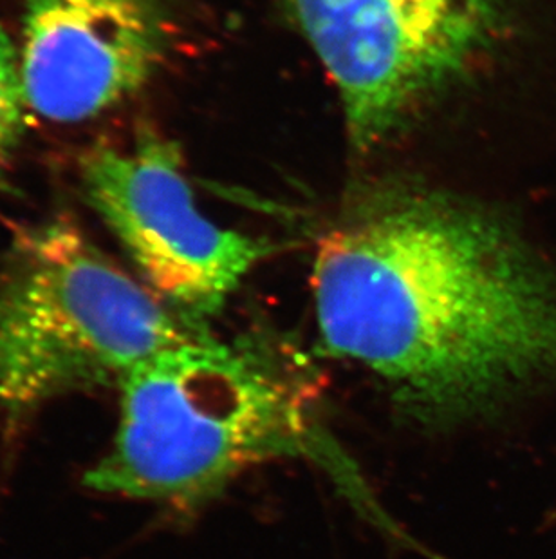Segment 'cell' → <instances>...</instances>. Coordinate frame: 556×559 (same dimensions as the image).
I'll return each mask as SVG.
<instances>
[{
  "instance_id": "obj_1",
  "label": "cell",
  "mask_w": 556,
  "mask_h": 559,
  "mask_svg": "<svg viewBox=\"0 0 556 559\" xmlns=\"http://www.w3.org/2000/svg\"><path fill=\"white\" fill-rule=\"evenodd\" d=\"M316 322L329 354L410 412L461 418L556 370V277L481 206L396 190L322 239Z\"/></svg>"
},
{
  "instance_id": "obj_2",
  "label": "cell",
  "mask_w": 556,
  "mask_h": 559,
  "mask_svg": "<svg viewBox=\"0 0 556 559\" xmlns=\"http://www.w3.org/2000/svg\"><path fill=\"white\" fill-rule=\"evenodd\" d=\"M120 384L114 442L85 475L101 495L200 506L252 465L324 449L299 382L253 346L203 335Z\"/></svg>"
},
{
  "instance_id": "obj_3",
  "label": "cell",
  "mask_w": 556,
  "mask_h": 559,
  "mask_svg": "<svg viewBox=\"0 0 556 559\" xmlns=\"http://www.w3.org/2000/svg\"><path fill=\"white\" fill-rule=\"evenodd\" d=\"M73 223L26 230L0 275V409L19 420L69 391L121 382L206 335Z\"/></svg>"
},
{
  "instance_id": "obj_4",
  "label": "cell",
  "mask_w": 556,
  "mask_h": 559,
  "mask_svg": "<svg viewBox=\"0 0 556 559\" xmlns=\"http://www.w3.org/2000/svg\"><path fill=\"white\" fill-rule=\"evenodd\" d=\"M356 147L396 132L497 40L513 0H288Z\"/></svg>"
},
{
  "instance_id": "obj_5",
  "label": "cell",
  "mask_w": 556,
  "mask_h": 559,
  "mask_svg": "<svg viewBox=\"0 0 556 559\" xmlns=\"http://www.w3.org/2000/svg\"><path fill=\"white\" fill-rule=\"evenodd\" d=\"M82 181L145 285L186 317L217 313L271 249L200 211L176 143L147 134L131 147H100Z\"/></svg>"
},
{
  "instance_id": "obj_6",
  "label": "cell",
  "mask_w": 556,
  "mask_h": 559,
  "mask_svg": "<svg viewBox=\"0 0 556 559\" xmlns=\"http://www.w3.org/2000/svg\"><path fill=\"white\" fill-rule=\"evenodd\" d=\"M21 63L29 111L89 122L150 82L168 27L158 0H22Z\"/></svg>"
},
{
  "instance_id": "obj_7",
  "label": "cell",
  "mask_w": 556,
  "mask_h": 559,
  "mask_svg": "<svg viewBox=\"0 0 556 559\" xmlns=\"http://www.w3.org/2000/svg\"><path fill=\"white\" fill-rule=\"evenodd\" d=\"M27 111L21 49L0 26V178L21 145Z\"/></svg>"
}]
</instances>
